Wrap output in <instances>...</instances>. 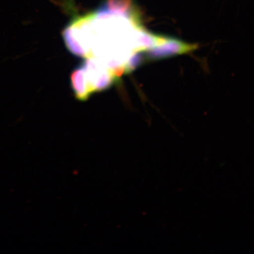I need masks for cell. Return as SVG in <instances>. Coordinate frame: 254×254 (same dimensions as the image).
<instances>
[{
	"instance_id": "6da1fadb",
	"label": "cell",
	"mask_w": 254,
	"mask_h": 254,
	"mask_svg": "<svg viewBox=\"0 0 254 254\" xmlns=\"http://www.w3.org/2000/svg\"><path fill=\"white\" fill-rule=\"evenodd\" d=\"M88 98L96 93L107 91L113 86L118 78L114 74L111 68L95 58H86L80 64Z\"/></svg>"
},
{
	"instance_id": "7a4b0ae2",
	"label": "cell",
	"mask_w": 254,
	"mask_h": 254,
	"mask_svg": "<svg viewBox=\"0 0 254 254\" xmlns=\"http://www.w3.org/2000/svg\"><path fill=\"white\" fill-rule=\"evenodd\" d=\"M198 49V45L190 44L177 38L167 37L164 43L145 50V59L153 61L187 54Z\"/></svg>"
},
{
	"instance_id": "3957f363",
	"label": "cell",
	"mask_w": 254,
	"mask_h": 254,
	"mask_svg": "<svg viewBox=\"0 0 254 254\" xmlns=\"http://www.w3.org/2000/svg\"><path fill=\"white\" fill-rule=\"evenodd\" d=\"M133 0H105L98 11L123 15L135 24L141 25V15Z\"/></svg>"
}]
</instances>
